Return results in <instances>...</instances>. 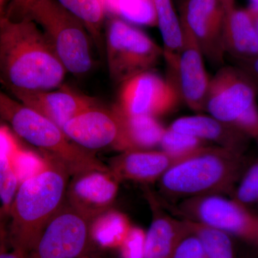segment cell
<instances>
[{"mask_svg":"<svg viewBox=\"0 0 258 258\" xmlns=\"http://www.w3.org/2000/svg\"><path fill=\"white\" fill-rule=\"evenodd\" d=\"M67 71L42 29L31 19L0 20V84L11 96L55 89Z\"/></svg>","mask_w":258,"mask_h":258,"instance_id":"obj_1","label":"cell"},{"mask_svg":"<svg viewBox=\"0 0 258 258\" xmlns=\"http://www.w3.org/2000/svg\"><path fill=\"white\" fill-rule=\"evenodd\" d=\"M45 156L49 161L47 169L20 184L10 212L7 242L13 250L28 255L66 201L71 176L60 161Z\"/></svg>","mask_w":258,"mask_h":258,"instance_id":"obj_2","label":"cell"},{"mask_svg":"<svg viewBox=\"0 0 258 258\" xmlns=\"http://www.w3.org/2000/svg\"><path fill=\"white\" fill-rule=\"evenodd\" d=\"M243 152L206 146L171 166L159 180V188L171 199L222 195L232 191L247 168Z\"/></svg>","mask_w":258,"mask_h":258,"instance_id":"obj_3","label":"cell"},{"mask_svg":"<svg viewBox=\"0 0 258 258\" xmlns=\"http://www.w3.org/2000/svg\"><path fill=\"white\" fill-rule=\"evenodd\" d=\"M0 118L19 137L60 161L71 176L90 170H108L93 152L73 142L53 121L0 88Z\"/></svg>","mask_w":258,"mask_h":258,"instance_id":"obj_4","label":"cell"},{"mask_svg":"<svg viewBox=\"0 0 258 258\" xmlns=\"http://www.w3.org/2000/svg\"><path fill=\"white\" fill-rule=\"evenodd\" d=\"M29 19L46 35L67 73L83 77L92 71L95 60L89 32L57 0H39Z\"/></svg>","mask_w":258,"mask_h":258,"instance_id":"obj_5","label":"cell"},{"mask_svg":"<svg viewBox=\"0 0 258 258\" xmlns=\"http://www.w3.org/2000/svg\"><path fill=\"white\" fill-rule=\"evenodd\" d=\"M106 54L110 78L119 84L151 71L164 57L163 47L145 32L117 17L107 23Z\"/></svg>","mask_w":258,"mask_h":258,"instance_id":"obj_6","label":"cell"},{"mask_svg":"<svg viewBox=\"0 0 258 258\" xmlns=\"http://www.w3.org/2000/svg\"><path fill=\"white\" fill-rule=\"evenodd\" d=\"M181 218L200 222L235 236L258 250V214L233 199L210 195L183 200Z\"/></svg>","mask_w":258,"mask_h":258,"instance_id":"obj_7","label":"cell"},{"mask_svg":"<svg viewBox=\"0 0 258 258\" xmlns=\"http://www.w3.org/2000/svg\"><path fill=\"white\" fill-rule=\"evenodd\" d=\"M91 220L67 201L42 231L30 258H81L88 255L93 244Z\"/></svg>","mask_w":258,"mask_h":258,"instance_id":"obj_8","label":"cell"},{"mask_svg":"<svg viewBox=\"0 0 258 258\" xmlns=\"http://www.w3.org/2000/svg\"><path fill=\"white\" fill-rule=\"evenodd\" d=\"M180 97L172 83L152 71L141 73L120 83L114 106L126 115L158 117L176 108Z\"/></svg>","mask_w":258,"mask_h":258,"instance_id":"obj_9","label":"cell"},{"mask_svg":"<svg viewBox=\"0 0 258 258\" xmlns=\"http://www.w3.org/2000/svg\"><path fill=\"white\" fill-rule=\"evenodd\" d=\"M257 90L240 68L225 66L210 79L205 111L232 125L254 104Z\"/></svg>","mask_w":258,"mask_h":258,"instance_id":"obj_10","label":"cell"},{"mask_svg":"<svg viewBox=\"0 0 258 258\" xmlns=\"http://www.w3.org/2000/svg\"><path fill=\"white\" fill-rule=\"evenodd\" d=\"M182 28V26H181ZM183 45L177 55L165 59L170 72L169 81L180 99L195 111H205L210 79L205 69L204 55L198 42L182 28Z\"/></svg>","mask_w":258,"mask_h":258,"instance_id":"obj_11","label":"cell"},{"mask_svg":"<svg viewBox=\"0 0 258 258\" xmlns=\"http://www.w3.org/2000/svg\"><path fill=\"white\" fill-rule=\"evenodd\" d=\"M226 0H184L180 10L181 26L192 35L211 63L221 64L225 52L222 41Z\"/></svg>","mask_w":258,"mask_h":258,"instance_id":"obj_12","label":"cell"},{"mask_svg":"<svg viewBox=\"0 0 258 258\" xmlns=\"http://www.w3.org/2000/svg\"><path fill=\"white\" fill-rule=\"evenodd\" d=\"M62 128L73 142L85 150L93 152L112 148L120 152L121 118L114 106L106 108L96 103L66 122Z\"/></svg>","mask_w":258,"mask_h":258,"instance_id":"obj_13","label":"cell"},{"mask_svg":"<svg viewBox=\"0 0 258 258\" xmlns=\"http://www.w3.org/2000/svg\"><path fill=\"white\" fill-rule=\"evenodd\" d=\"M66 191L67 203L93 221L111 209L119 181L108 170H90L72 176Z\"/></svg>","mask_w":258,"mask_h":258,"instance_id":"obj_14","label":"cell"},{"mask_svg":"<svg viewBox=\"0 0 258 258\" xmlns=\"http://www.w3.org/2000/svg\"><path fill=\"white\" fill-rule=\"evenodd\" d=\"M13 97L61 128L81 111L97 103L92 97L64 85L55 89L19 93Z\"/></svg>","mask_w":258,"mask_h":258,"instance_id":"obj_15","label":"cell"},{"mask_svg":"<svg viewBox=\"0 0 258 258\" xmlns=\"http://www.w3.org/2000/svg\"><path fill=\"white\" fill-rule=\"evenodd\" d=\"M178 162L161 150H133L120 152L110 161L108 167L119 182L132 181L149 184L159 181Z\"/></svg>","mask_w":258,"mask_h":258,"instance_id":"obj_16","label":"cell"},{"mask_svg":"<svg viewBox=\"0 0 258 258\" xmlns=\"http://www.w3.org/2000/svg\"><path fill=\"white\" fill-rule=\"evenodd\" d=\"M222 41L225 55L241 64L258 56V32L253 17L247 9L235 5V0H226Z\"/></svg>","mask_w":258,"mask_h":258,"instance_id":"obj_17","label":"cell"},{"mask_svg":"<svg viewBox=\"0 0 258 258\" xmlns=\"http://www.w3.org/2000/svg\"><path fill=\"white\" fill-rule=\"evenodd\" d=\"M147 197L152 218L146 236L145 258H171L191 231L184 219L171 216L152 194L148 193Z\"/></svg>","mask_w":258,"mask_h":258,"instance_id":"obj_18","label":"cell"},{"mask_svg":"<svg viewBox=\"0 0 258 258\" xmlns=\"http://www.w3.org/2000/svg\"><path fill=\"white\" fill-rule=\"evenodd\" d=\"M169 128L192 136L205 143L215 144L217 147L243 153L249 139L232 125L211 115L181 117L174 120Z\"/></svg>","mask_w":258,"mask_h":258,"instance_id":"obj_19","label":"cell"},{"mask_svg":"<svg viewBox=\"0 0 258 258\" xmlns=\"http://www.w3.org/2000/svg\"><path fill=\"white\" fill-rule=\"evenodd\" d=\"M115 108L119 113L122 123L120 152L151 150L160 145L166 128L157 118L148 115H126L116 107Z\"/></svg>","mask_w":258,"mask_h":258,"instance_id":"obj_20","label":"cell"},{"mask_svg":"<svg viewBox=\"0 0 258 258\" xmlns=\"http://www.w3.org/2000/svg\"><path fill=\"white\" fill-rule=\"evenodd\" d=\"M132 227L125 214L110 209L91 222V241L102 249H118Z\"/></svg>","mask_w":258,"mask_h":258,"instance_id":"obj_21","label":"cell"},{"mask_svg":"<svg viewBox=\"0 0 258 258\" xmlns=\"http://www.w3.org/2000/svg\"><path fill=\"white\" fill-rule=\"evenodd\" d=\"M157 26L162 37L164 58L177 55L183 45V31L172 0H153Z\"/></svg>","mask_w":258,"mask_h":258,"instance_id":"obj_22","label":"cell"},{"mask_svg":"<svg viewBox=\"0 0 258 258\" xmlns=\"http://www.w3.org/2000/svg\"><path fill=\"white\" fill-rule=\"evenodd\" d=\"M59 4L76 17L87 29L96 46H101L102 32L106 18L103 0H57Z\"/></svg>","mask_w":258,"mask_h":258,"instance_id":"obj_23","label":"cell"},{"mask_svg":"<svg viewBox=\"0 0 258 258\" xmlns=\"http://www.w3.org/2000/svg\"><path fill=\"white\" fill-rule=\"evenodd\" d=\"M184 220L189 230L200 239L206 258H236L233 244L228 234L200 222Z\"/></svg>","mask_w":258,"mask_h":258,"instance_id":"obj_24","label":"cell"},{"mask_svg":"<svg viewBox=\"0 0 258 258\" xmlns=\"http://www.w3.org/2000/svg\"><path fill=\"white\" fill-rule=\"evenodd\" d=\"M107 12L129 23L157 26L153 0H104Z\"/></svg>","mask_w":258,"mask_h":258,"instance_id":"obj_25","label":"cell"},{"mask_svg":"<svg viewBox=\"0 0 258 258\" xmlns=\"http://www.w3.org/2000/svg\"><path fill=\"white\" fill-rule=\"evenodd\" d=\"M206 146V143L196 137L167 128L159 147L161 151L180 161L191 157Z\"/></svg>","mask_w":258,"mask_h":258,"instance_id":"obj_26","label":"cell"},{"mask_svg":"<svg viewBox=\"0 0 258 258\" xmlns=\"http://www.w3.org/2000/svg\"><path fill=\"white\" fill-rule=\"evenodd\" d=\"M12 168L20 184L33 176L40 174L49 165L46 156L42 157L38 154L20 146L10 157Z\"/></svg>","mask_w":258,"mask_h":258,"instance_id":"obj_27","label":"cell"},{"mask_svg":"<svg viewBox=\"0 0 258 258\" xmlns=\"http://www.w3.org/2000/svg\"><path fill=\"white\" fill-rule=\"evenodd\" d=\"M19 186L20 182L12 168L10 157L0 154V217L3 221L9 218Z\"/></svg>","mask_w":258,"mask_h":258,"instance_id":"obj_28","label":"cell"},{"mask_svg":"<svg viewBox=\"0 0 258 258\" xmlns=\"http://www.w3.org/2000/svg\"><path fill=\"white\" fill-rule=\"evenodd\" d=\"M232 199L245 206L258 202V160L244 171Z\"/></svg>","mask_w":258,"mask_h":258,"instance_id":"obj_29","label":"cell"},{"mask_svg":"<svg viewBox=\"0 0 258 258\" xmlns=\"http://www.w3.org/2000/svg\"><path fill=\"white\" fill-rule=\"evenodd\" d=\"M147 232L132 226L119 249L121 258H145Z\"/></svg>","mask_w":258,"mask_h":258,"instance_id":"obj_30","label":"cell"},{"mask_svg":"<svg viewBox=\"0 0 258 258\" xmlns=\"http://www.w3.org/2000/svg\"><path fill=\"white\" fill-rule=\"evenodd\" d=\"M171 258H206V256L200 239L191 231L180 242Z\"/></svg>","mask_w":258,"mask_h":258,"instance_id":"obj_31","label":"cell"},{"mask_svg":"<svg viewBox=\"0 0 258 258\" xmlns=\"http://www.w3.org/2000/svg\"><path fill=\"white\" fill-rule=\"evenodd\" d=\"M232 126L248 138H258V108L257 105L249 108L240 118L236 120Z\"/></svg>","mask_w":258,"mask_h":258,"instance_id":"obj_32","label":"cell"},{"mask_svg":"<svg viewBox=\"0 0 258 258\" xmlns=\"http://www.w3.org/2000/svg\"><path fill=\"white\" fill-rule=\"evenodd\" d=\"M39 0H11L5 18L12 21L29 19L30 11Z\"/></svg>","mask_w":258,"mask_h":258,"instance_id":"obj_33","label":"cell"},{"mask_svg":"<svg viewBox=\"0 0 258 258\" xmlns=\"http://www.w3.org/2000/svg\"><path fill=\"white\" fill-rule=\"evenodd\" d=\"M20 147L18 139L9 127L0 125V154H5L11 157Z\"/></svg>","mask_w":258,"mask_h":258,"instance_id":"obj_34","label":"cell"},{"mask_svg":"<svg viewBox=\"0 0 258 258\" xmlns=\"http://www.w3.org/2000/svg\"><path fill=\"white\" fill-rule=\"evenodd\" d=\"M240 69L248 76L258 91V56L245 63L241 64Z\"/></svg>","mask_w":258,"mask_h":258,"instance_id":"obj_35","label":"cell"},{"mask_svg":"<svg viewBox=\"0 0 258 258\" xmlns=\"http://www.w3.org/2000/svg\"><path fill=\"white\" fill-rule=\"evenodd\" d=\"M0 258H30V256L13 249L10 252H8L6 249L4 248L0 250Z\"/></svg>","mask_w":258,"mask_h":258,"instance_id":"obj_36","label":"cell"},{"mask_svg":"<svg viewBox=\"0 0 258 258\" xmlns=\"http://www.w3.org/2000/svg\"><path fill=\"white\" fill-rule=\"evenodd\" d=\"M0 241L3 245L6 246L7 243V230L5 227V224L0 217Z\"/></svg>","mask_w":258,"mask_h":258,"instance_id":"obj_37","label":"cell"},{"mask_svg":"<svg viewBox=\"0 0 258 258\" xmlns=\"http://www.w3.org/2000/svg\"><path fill=\"white\" fill-rule=\"evenodd\" d=\"M11 0H0V20L4 18L6 14L7 8Z\"/></svg>","mask_w":258,"mask_h":258,"instance_id":"obj_38","label":"cell"},{"mask_svg":"<svg viewBox=\"0 0 258 258\" xmlns=\"http://www.w3.org/2000/svg\"><path fill=\"white\" fill-rule=\"evenodd\" d=\"M247 8H248L249 12H250L251 14H252V17H253L256 28H257L258 32V10L254 9V8H251V7H248Z\"/></svg>","mask_w":258,"mask_h":258,"instance_id":"obj_39","label":"cell"},{"mask_svg":"<svg viewBox=\"0 0 258 258\" xmlns=\"http://www.w3.org/2000/svg\"><path fill=\"white\" fill-rule=\"evenodd\" d=\"M249 6L254 9L258 10V0H249Z\"/></svg>","mask_w":258,"mask_h":258,"instance_id":"obj_40","label":"cell"},{"mask_svg":"<svg viewBox=\"0 0 258 258\" xmlns=\"http://www.w3.org/2000/svg\"><path fill=\"white\" fill-rule=\"evenodd\" d=\"M3 248H5V246L3 245V244H2L1 241H0V250Z\"/></svg>","mask_w":258,"mask_h":258,"instance_id":"obj_41","label":"cell"},{"mask_svg":"<svg viewBox=\"0 0 258 258\" xmlns=\"http://www.w3.org/2000/svg\"><path fill=\"white\" fill-rule=\"evenodd\" d=\"M81 258H91V257H90L89 255H86V256H84V257H81Z\"/></svg>","mask_w":258,"mask_h":258,"instance_id":"obj_42","label":"cell"},{"mask_svg":"<svg viewBox=\"0 0 258 258\" xmlns=\"http://www.w3.org/2000/svg\"><path fill=\"white\" fill-rule=\"evenodd\" d=\"M256 140H257V144H258V138L257 139H256Z\"/></svg>","mask_w":258,"mask_h":258,"instance_id":"obj_43","label":"cell"},{"mask_svg":"<svg viewBox=\"0 0 258 258\" xmlns=\"http://www.w3.org/2000/svg\"><path fill=\"white\" fill-rule=\"evenodd\" d=\"M103 3H104V0H103Z\"/></svg>","mask_w":258,"mask_h":258,"instance_id":"obj_44","label":"cell"}]
</instances>
